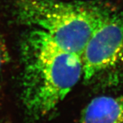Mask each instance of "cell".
Returning <instances> with one entry per match:
<instances>
[{"label": "cell", "instance_id": "277c9868", "mask_svg": "<svg viewBox=\"0 0 123 123\" xmlns=\"http://www.w3.org/2000/svg\"><path fill=\"white\" fill-rule=\"evenodd\" d=\"M78 123H123V94L94 98L81 111Z\"/></svg>", "mask_w": 123, "mask_h": 123}, {"label": "cell", "instance_id": "6da1fadb", "mask_svg": "<svg viewBox=\"0 0 123 123\" xmlns=\"http://www.w3.org/2000/svg\"><path fill=\"white\" fill-rule=\"evenodd\" d=\"M20 55L23 105L27 117L37 122L55 110L82 78L81 58L34 28L23 36Z\"/></svg>", "mask_w": 123, "mask_h": 123}, {"label": "cell", "instance_id": "7a4b0ae2", "mask_svg": "<svg viewBox=\"0 0 123 123\" xmlns=\"http://www.w3.org/2000/svg\"><path fill=\"white\" fill-rule=\"evenodd\" d=\"M116 8L101 0H16V21L43 31L61 48L81 56L94 31Z\"/></svg>", "mask_w": 123, "mask_h": 123}, {"label": "cell", "instance_id": "3957f363", "mask_svg": "<svg viewBox=\"0 0 123 123\" xmlns=\"http://www.w3.org/2000/svg\"><path fill=\"white\" fill-rule=\"evenodd\" d=\"M83 81L88 86L123 85V10H115L92 34L81 54Z\"/></svg>", "mask_w": 123, "mask_h": 123}, {"label": "cell", "instance_id": "8992f818", "mask_svg": "<svg viewBox=\"0 0 123 123\" xmlns=\"http://www.w3.org/2000/svg\"><path fill=\"white\" fill-rule=\"evenodd\" d=\"M0 95H1V88H0Z\"/></svg>", "mask_w": 123, "mask_h": 123}, {"label": "cell", "instance_id": "5b68a950", "mask_svg": "<svg viewBox=\"0 0 123 123\" xmlns=\"http://www.w3.org/2000/svg\"><path fill=\"white\" fill-rule=\"evenodd\" d=\"M10 60V54L5 40L0 33V71L3 67L7 64Z\"/></svg>", "mask_w": 123, "mask_h": 123}]
</instances>
